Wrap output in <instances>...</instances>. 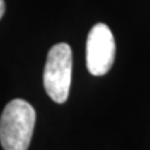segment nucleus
Returning <instances> with one entry per match:
<instances>
[{
	"label": "nucleus",
	"instance_id": "1",
	"mask_svg": "<svg viewBox=\"0 0 150 150\" xmlns=\"http://www.w3.org/2000/svg\"><path fill=\"white\" fill-rule=\"evenodd\" d=\"M36 114L29 103L14 99L4 108L0 118V143L4 150H28Z\"/></svg>",
	"mask_w": 150,
	"mask_h": 150
},
{
	"label": "nucleus",
	"instance_id": "3",
	"mask_svg": "<svg viewBox=\"0 0 150 150\" xmlns=\"http://www.w3.org/2000/svg\"><path fill=\"white\" fill-rule=\"evenodd\" d=\"M115 60V39L109 26L98 23L88 34L86 68L94 76L105 75Z\"/></svg>",
	"mask_w": 150,
	"mask_h": 150
},
{
	"label": "nucleus",
	"instance_id": "4",
	"mask_svg": "<svg viewBox=\"0 0 150 150\" xmlns=\"http://www.w3.org/2000/svg\"><path fill=\"white\" fill-rule=\"evenodd\" d=\"M4 13H5V3H4V0H0V19L3 18Z\"/></svg>",
	"mask_w": 150,
	"mask_h": 150
},
{
	"label": "nucleus",
	"instance_id": "2",
	"mask_svg": "<svg viewBox=\"0 0 150 150\" xmlns=\"http://www.w3.org/2000/svg\"><path fill=\"white\" fill-rule=\"evenodd\" d=\"M71 67V48L65 43L55 44L48 53L43 81L46 94L58 104L65 103L69 96Z\"/></svg>",
	"mask_w": 150,
	"mask_h": 150
}]
</instances>
